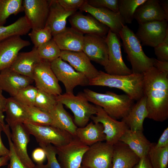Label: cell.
<instances>
[{
    "instance_id": "obj_1",
    "label": "cell",
    "mask_w": 168,
    "mask_h": 168,
    "mask_svg": "<svg viewBox=\"0 0 168 168\" xmlns=\"http://www.w3.org/2000/svg\"><path fill=\"white\" fill-rule=\"evenodd\" d=\"M143 74L147 118L164 122L168 118V74L153 66Z\"/></svg>"
},
{
    "instance_id": "obj_2",
    "label": "cell",
    "mask_w": 168,
    "mask_h": 168,
    "mask_svg": "<svg viewBox=\"0 0 168 168\" xmlns=\"http://www.w3.org/2000/svg\"><path fill=\"white\" fill-rule=\"evenodd\" d=\"M143 74L128 75L109 74L101 71L96 77L89 80V85L108 86L122 90L134 100L143 96Z\"/></svg>"
},
{
    "instance_id": "obj_3",
    "label": "cell",
    "mask_w": 168,
    "mask_h": 168,
    "mask_svg": "<svg viewBox=\"0 0 168 168\" xmlns=\"http://www.w3.org/2000/svg\"><path fill=\"white\" fill-rule=\"evenodd\" d=\"M83 93L89 101L101 107L116 120L125 117L134 105V100L126 94L118 95L109 91L101 93L87 88L84 90Z\"/></svg>"
},
{
    "instance_id": "obj_4",
    "label": "cell",
    "mask_w": 168,
    "mask_h": 168,
    "mask_svg": "<svg viewBox=\"0 0 168 168\" xmlns=\"http://www.w3.org/2000/svg\"><path fill=\"white\" fill-rule=\"evenodd\" d=\"M119 36L122 41L124 52L132 66V73L143 74L153 66L154 58H150L144 53L141 43L133 31L123 25Z\"/></svg>"
},
{
    "instance_id": "obj_5",
    "label": "cell",
    "mask_w": 168,
    "mask_h": 168,
    "mask_svg": "<svg viewBox=\"0 0 168 168\" xmlns=\"http://www.w3.org/2000/svg\"><path fill=\"white\" fill-rule=\"evenodd\" d=\"M58 102L65 105L69 109L74 116V122L77 127L85 126L91 117L96 114V105L90 104L83 93L77 96L65 93L55 96Z\"/></svg>"
},
{
    "instance_id": "obj_6",
    "label": "cell",
    "mask_w": 168,
    "mask_h": 168,
    "mask_svg": "<svg viewBox=\"0 0 168 168\" xmlns=\"http://www.w3.org/2000/svg\"><path fill=\"white\" fill-rule=\"evenodd\" d=\"M24 124L39 143L52 144L58 147L68 143L74 137L68 132L53 126L29 123Z\"/></svg>"
},
{
    "instance_id": "obj_7",
    "label": "cell",
    "mask_w": 168,
    "mask_h": 168,
    "mask_svg": "<svg viewBox=\"0 0 168 168\" xmlns=\"http://www.w3.org/2000/svg\"><path fill=\"white\" fill-rule=\"evenodd\" d=\"M51 68L58 81L64 85L66 93L73 94L77 86L89 85V80L82 73L76 71L60 57L50 62Z\"/></svg>"
},
{
    "instance_id": "obj_8",
    "label": "cell",
    "mask_w": 168,
    "mask_h": 168,
    "mask_svg": "<svg viewBox=\"0 0 168 168\" xmlns=\"http://www.w3.org/2000/svg\"><path fill=\"white\" fill-rule=\"evenodd\" d=\"M105 38L108 46V64L104 68L106 73L124 75L132 74V70L126 65L122 58L119 36L109 29Z\"/></svg>"
},
{
    "instance_id": "obj_9",
    "label": "cell",
    "mask_w": 168,
    "mask_h": 168,
    "mask_svg": "<svg viewBox=\"0 0 168 168\" xmlns=\"http://www.w3.org/2000/svg\"><path fill=\"white\" fill-rule=\"evenodd\" d=\"M113 146L99 142L89 146L82 158V165L89 168H112Z\"/></svg>"
},
{
    "instance_id": "obj_10",
    "label": "cell",
    "mask_w": 168,
    "mask_h": 168,
    "mask_svg": "<svg viewBox=\"0 0 168 168\" xmlns=\"http://www.w3.org/2000/svg\"><path fill=\"white\" fill-rule=\"evenodd\" d=\"M89 147L76 136L68 143L56 147L57 160L61 168H79Z\"/></svg>"
},
{
    "instance_id": "obj_11",
    "label": "cell",
    "mask_w": 168,
    "mask_h": 168,
    "mask_svg": "<svg viewBox=\"0 0 168 168\" xmlns=\"http://www.w3.org/2000/svg\"><path fill=\"white\" fill-rule=\"evenodd\" d=\"M97 112L91 119L94 123H100L104 127L105 135V142L114 145L119 141L124 133L129 129L123 120L118 121L109 116L101 107L96 105Z\"/></svg>"
},
{
    "instance_id": "obj_12",
    "label": "cell",
    "mask_w": 168,
    "mask_h": 168,
    "mask_svg": "<svg viewBox=\"0 0 168 168\" xmlns=\"http://www.w3.org/2000/svg\"><path fill=\"white\" fill-rule=\"evenodd\" d=\"M167 21L164 20L139 24L135 35L141 45L154 48L162 42L168 32Z\"/></svg>"
},
{
    "instance_id": "obj_13",
    "label": "cell",
    "mask_w": 168,
    "mask_h": 168,
    "mask_svg": "<svg viewBox=\"0 0 168 168\" xmlns=\"http://www.w3.org/2000/svg\"><path fill=\"white\" fill-rule=\"evenodd\" d=\"M32 79L38 89L55 96L61 94L62 89L51 68L50 62L42 60L35 67Z\"/></svg>"
},
{
    "instance_id": "obj_14",
    "label": "cell",
    "mask_w": 168,
    "mask_h": 168,
    "mask_svg": "<svg viewBox=\"0 0 168 168\" xmlns=\"http://www.w3.org/2000/svg\"><path fill=\"white\" fill-rule=\"evenodd\" d=\"M49 0H24L23 11L31 29L35 30L44 28L49 10Z\"/></svg>"
},
{
    "instance_id": "obj_15",
    "label": "cell",
    "mask_w": 168,
    "mask_h": 168,
    "mask_svg": "<svg viewBox=\"0 0 168 168\" xmlns=\"http://www.w3.org/2000/svg\"><path fill=\"white\" fill-rule=\"evenodd\" d=\"M82 51L92 60L105 67L108 62L106 37L95 35H84Z\"/></svg>"
},
{
    "instance_id": "obj_16",
    "label": "cell",
    "mask_w": 168,
    "mask_h": 168,
    "mask_svg": "<svg viewBox=\"0 0 168 168\" xmlns=\"http://www.w3.org/2000/svg\"><path fill=\"white\" fill-rule=\"evenodd\" d=\"M11 138L17 155L23 163L28 168H36V165L29 156L27 146L30 141V133L24 124L18 123L9 127Z\"/></svg>"
},
{
    "instance_id": "obj_17",
    "label": "cell",
    "mask_w": 168,
    "mask_h": 168,
    "mask_svg": "<svg viewBox=\"0 0 168 168\" xmlns=\"http://www.w3.org/2000/svg\"><path fill=\"white\" fill-rule=\"evenodd\" d=\"M71 27L83 35H95L106 37L109 28L92 16L76 12L68 19Z\"/></svg>"
},
{
    "instance_id": "obj_18",
    "label": "cell",
    "mask_w": 168,
    "mask_h": 168,
    "mask_svg": "<svg viewBox=\"0 0 168 168\" xmlns=\"http://www.w3.org/2000/svg\"><path fill=\"white\" fill-rule=\"evenodd\" d=\"M79 9L89 13L119 35L123 25L125 24L119 13H115L107 8L93 7L88 4L87 0Z\"/></svg>"
},
{
    "instance_id": "obj_19",
    "label": "cell",
    "mask_w": 168,
    "mask_h": 168,
    "mask_svg": "<svg viewBox=\"0 0 168 168\" xmlns=\"http://www.w3.org/2000/svg\"><path fill=\"white\" fill-rule=\"evenodd\" d=\"M30 45V41L20 36H12L0 42V71L9 68L19 51Z\"/></svg>"
},
{
    "instance_id": "obj_20",
    "label": "cell",
    "mask_w": 168,
    "mask_h": 168,
    "mask_svg": "<svg viewBox=\"0 0 168 168\" xmlns=\"http://www.w3.org/2000/svg\"><path fill=\"white\" fill-rule=\"evenodd\" d=\"M60 57L64 61L68 62L75 69L83 74L89 80L95 78L99 73V71L82 51H61Z\"/></svg>"
},
{
    "instance_id": "obj_21",
    "label": "cell",
    "mask_w": 168,
    "mask_h": 168,
    "mask_svg": "<svg viewBox=\"0 0 168 168\" xmlns=\"http://www.w3.org/2000/svg\"><path fill=\"white\" fill-rule=\"evenodd\" d=\"M33 80L11 70L10 68L0 71V87L14 97L21 89L31 85Z\"/></svg>"
},
{
    "instance_id": "obj_22",
    "label": "cell",
    "mask_w": 168,
    "mask_h": 168,
    "mask_svg": "<svg viewBox=\"0 0 168 168\" xmlns=\"http://www.w3.org/2000/svg\"><path fill=\"white\" fill-rule=\"evenodd\" d=\"M49 12L45 26L50 29L53 36L65 29L67 18L76 12L65 10L57 0H49Z\"/></svg>"
},
{
    "instance_id": "obj_23",
    "label": "cell",
    "mask_w": 168,
    "mask_h": 168,
    "mask_svg": "<svg viewBox=\"0 0 168 168\" xmlns=\"http://www.w3.org/2000/svg\"><path fill=\"white\" fill-rule=\"evenodd\" d=\"M42 60L39 55L37 48L34 47L30 51L19 53L9 68L18 73L32 79L35 67Z\"/></svg>"
},
{
    "instance_id": "obj_24",
    "label": "cell",
    "mask_w": 168,
    "mask_h": 168,
    "mask_svg": "<svg viewBox=\"0 0 168 168\" xmlns=\"http://www.w3.org/2000/svg\"><path fill=\"white\" fill-rule=\"evenodd\" d=\"M53 37L61 51H82L84 35L72 27H66L62 32Z\"/></svg>"
},
{
    "instance_id": "obj_25",
    "label": "cell",
    "mask_w": 168,
    "mask_h": 168,
    "mask_svg": "<svg viewBox=\"0 0 168 168\" xmlns=\"http://www.w3.org/2000/svg\"><path fill=\"white\" fill-rule=\"evenodd\" d=\"M134 19L139 25L147 22L168 20L158 0H147L136 9Z\"/></svg>"
},
{
    "instance_id": "obj_26",
    "label": "cell",
    "mask_w": 168,
    "mask_h": 168,
    "mask_svg": "<svg viewBox=\"0 0 168 168\" xmlns=\"http://www.w3.org/2000/svg\"><path fill=\"white\" fill-rule=\"evenodd\" d=\"M142 132L128 129L119 140L126 144L140 158L147 156L152 144L146 138Z\"/></svg>"
},
{
    "instance_id": "obj_27",
    "label": "cell",
    "mask_w": 168,
    "mask_h": 168,
    "mask_svg": "<svg viewBox=\"0 0 168 168\" xmlns=\"http://www.w3.org/2000/svg\"><path fill=\"white\" fill-rule=\"evenodd\" d=\"M112 168H133L140 160L125 143L119 141L113 145Z\"/></svg>"
},
{
    "instance_id": "obj_28",
    "label": "cell",
    "mask_w": 168,
    "mask_h": 168,
    "mask_svg": "<svg viewBox=\"0 0 168 168\" xmlns=\"http://www.w3.org/2000/svg\"><path fill=\"white\" fill-rule=\"evenodd\" d=\"M147 116L146 98L143 96L133 105L127 115L121 120L125 123L129 129L143 131V123Z\"/></svg>"
},
{
    "instance_id": "obj_29",
    "label": "cell",
    "mask_w": 168,
    "mask_h": 168,
    "mask_svg": "<svg viewBox=\"0 0 168 168\" xmlns=\"http://www.w3.org/2000/svg\"><path fill=\"white\" fill-rule=\"evenodd\" d=\"M103 130L101 124L91 121L84 127H77L76 137L83 143L90 146L98 142L105 141Z\"/></svg>"
},
{
    "instance_id": "obj_30",
    "label": "cell",
    "mask_w": 168,
    "mask_h": 168,
    "mask_svg": "<svg viewBox=\"0 0 168 168\" xmlns=\"http://www.w3.org/2000/svg\"><path fill=\"white\" fill-rule=\"evenodd\" d=\"M5 112V120L9 127L16 123L27 122L28 115L24 105L13 97L7 98Z\"/></svg>"
},
{
    "instance_id": "obj_31",
    "label": "cell",
    "mask_w": 168,
    "mask_h": 168,
    "mask_svg": "<svg viewBox=\"0 0 168 168\" xmlns=\"http://www.w3.org/2000/svg\"><path fill=\"white\" fill-rule=\"evenodd\" d=\"M49 113L51 116L56 127L68 132L73 136H76L77 127L71 116L64 109L63 105L58 102Z\"/></svg>"
},
{
    "instance_id": "obj_32",
    "label": "cell",
    "mask_w": 168,
    "mask_h": 168,
    "mask_svg": "<svg viewBox=\"0 0 168 168\" xmlns=\"http://www.w3.org/2000/svg\"><path fill=\"white\" fill-rule=\"evenodd\" d=\"M31 29L26 17H21L10 25L0 26V42L12 36L25 35Z\"/></svg>"
},
{
    "instance_id": "obj_33",
    "label": "cell",
    "mask_w": 168,
    "mask_h": 168,
    "mask_svg": "<svg viewBox=\"0 0 168 168\" xmlns=\"http://www.w3.org/2000/svg\"><path fill=\"white\" fill-rule=\"evenodd\" d=\"M24 106L28 115V121L27 123L37 125H51L56 127L53 119L49 113L43 111L35 106Z\"/></svg>"
},
{
    "instance_id": "obj_34",
    "label": "cell",
    "mask_w": 168,
    "mask_h": 168,
    "mask_svg": "<svg viewBox=\"0 0 168 168\" xmlns=\"http://www.w3.org/2000/svg\"><path fill=\"white\" fill-rule=\"evenodd\" d=\"M22 0H0V26H3L12 15L23 11Z\"/></svg>"
},
{
    "instance_id": "obj_35",
    "label": "cell",
    "mask_w": 168,
    "mask_h": 168,
    "mask_svg": "<svg viewBox=\"0 0 168 168\" xmlns=\"http://www.w3.org/2000/svg\"><path fill=\"white\" fill-rule=\"evenodd\" d=\"M152 143L147 156L153 168H167L168 165V146L156 147Z\"/></svg>"
},
{
    "instance_id": "obj_36",
    "label": "cell",
    "mask_w": 168,
    "mask_h": 168,
    "mask_svg": "<svg viewBox=\"0 0 168 168\" xmlns=\"http://www.w3.org/2000/svg\"><path fill=\"white\" fill-rule=\"evenodd\" d=\"M147 0H118L119 13L125 23L131 24L136 9Z\"/></svg>"
},
{
    "instance_id": "obj_37",
    "label": "cell",
    "mask_w": 168,
    "mask_h": 168,
    "mask_svg": "<svg viewBox=\"0 0 168 168\" xmlns=\"http://www.w3.org/2000/svg\"><path fill=\"white\" fill-rule=\"evenodd\" d=\"M40 58L51 62L60 57L61 50L52 38L37 48Z\"/></svg>"
},
{
    "instance_id": "obj_38",
    "label": "cell",
    "mask_w": 168,
    "mask_h": 168,
    "mask_svg": "<svg viewBox=\"0 0 168 168\" xmlns=\"http://www.w3.org/2000/svg\"><path fill=\"white\" fill-rule=\"evenodd\" d=\"M57 103L55 96L38 89L35 106L43 111L49 112Z\"/></svg>"
},
{
    "instance_id": "obj_39",
    "label": "cell",
    "mask_w": 168,
    "mask_h": 168,
    "mask_svg": "<svg viewBox=\"0 0 168 168\" xmlns=\"http://www.w3.org/2000/svg\"><path fill=\"white\" fill-rule=\"evenodd\" d=\"M38 89L33 86H28L20 90L13 97L22 105L34 106Z\"/></svg>"
},
{
    "instance_id": "obj_40",
    "label": "cell",
    "mask_w": 168,
    "mask_h": 168,
    "mask_svg": "<svg viewBox=\"0 0 168 168\" xmlns=\"http://www.w3.org/2000/svg\"><path fill=\"white\" fill-rule=\"evenodd\" d=\"M28 35L34 47L37 48L53 38L51 30L47 26L42 29L32 30Z\"/></svg>"
},
{
    "instance_id": "obj_41",
    "label": "cell",
    "mask_w": 168,
    "mask_h": 168,
    "mask_svg": "<svg viewBox=\"0 0 168 168\" xmlns=\"http://www.w3.org/2000/svg\"><path fill=\"white\" fill-rule=\"evenodd\" d=\"M39 144L45 152L47 163L46 165H36V168H61L56 157L57 151L56 147L50 144Z\"/></svg>"
},
{
    "instance_id": "obj_42",
    "label": "cell",
    "mask_w": 168,
    "mask_h": 168,
    "mask_svg": "<svg viewBox=\"0 0 168 168\" xmlns=\"http://www.w3.org/2000/svg\"><path fill=\"white\" fill-rule=\"evenodd\" d=\"M10 128L8 124H6L3 130L7 137L9 146V163L7 168H28L21 161L15 150L11 138Z\"/></svg>"
},
{
    "instance_id": "obj_43",
    "label": "cell",
    "mask_w": 168,
    "mask_h": 168,
    "mask_svg": "<svg viewBox=\"0 0 168 168\" xmlns=\"http://www.w3.org/2000/svg\"><path fill=\"white\" fill-rule=\"evenodd\" d=\"M118 0H88V4L91 7L97 8L109 9L115 13H119Z\"/></svg>"
},
{
    "instance_id": "obj_44",
    "label": "cell",
    "mask_w": 168,
    "mask_h": 168,
    "mask_svg": "<svg viewBox=\"0 0 168 168\" xmlns=\"http://www.w3.org/2000/svg\"><path fill=\"white\" fill-rule=\"evenodd\" d=\"M154 50L157 60L168 61V32L163 41L154 47Z\"/></svg>"
},
{
    "instance_id": "obj_45",
    "label": "cell",
    "mask_w": 168,
    "mask_h": 168,
    "mask_svg": "<svg viewBox=\"0 0 168 168\" xmlns=\"http://www.w3.org/2000/svg\"><path fill=\"white\" fill-rule=\"evenodd\" d=\"M58 3L66 10L76 12L82 6L85 0H57Z\"/></svg>"
},
{
    "instance_id": "obj_46",
    "label": "cell",
    "mask_w": 168,
    "mask_h": 168,
    "mask_svg": "<svg viewBox=\"0 0 168 168\" xmlns=\"http://www.w3.org/2000/svg\"><path fill=\"white\" fill-rule=\"evenodd\" d=\"M31 157L36 165H40L43 164L46 158V155L44 150L40 147L36 148L33 150Z\"/></svg>"
},
{
    "instance_id": "obj_47",
    "label": "cell",
    "mask_w": 168,
    "mask_h": 168,
    "mask_svg": "<svg viewBox=\"0 0 168 168\" xmlns=\"http://www.w3.org/2000/svg\"><path fill=\"white\" fill-rule=\"evenodd\" d=\"M168 146V128L164 131L155 146L156 147H163Z\"/></svg>"
},
{
    "instance_id": "obj_48",
    "label": "cell",
    "mask_w": 168,
    "mask_h": 168,
    "mask_svg": "<svg viewBox=\"0 0 168 168\" xmlns=\"http://www.w3.org/2000/svg\"><path fill=\"white\" fill-rule=\"evenodd\" d=\"M153 67L162 72L168 74V61H160L155 58Z\"/></svg>"
},
{
    "instance_id": "obj_49",
    "label": "cell",
    "mask_w": 168,
    "mask_h": 168,
    "mask_svg": "<svg viewBox=\"0 0 168 168\" xmlns=\"http://www.w3.org/2000/svg\"><path fill=\"white\" fill-rule=\"evenodd\" d=\"M133 168H153L147 156L140 158L138 162Z\"/></svg>"
},
{
    "instance_id": "obj_50",
    "label": "cell",
    "mask_w": 168,
    "mask_h": 168,
    "mask_svg": "<svg viewBox=\"0 0 168 168\" xmlns=\"http://www.w3.org/2000/svg\"><path fill=\"white\" fill-rule=\"evenodd\" d=\"M5 125L0 123V157L9 156L10 154L9 150L3 144L1 137V133L3 131Z\"/></svg>"
},
{
    "instance_id": "obj_51",
    "label": "cell",
    "mask_w": 168,
    "mask_h": 168,
    "mask_svg": "<svg viewBox=\"0 0 168 168\" xmlns=\"http://www.w3.org/2000/svg\"><path fill=\"white\" fill-rule=\"evenodd\" d=\"M2 91L0 87V111L3 112L5 111L7 98L2 95Z\"/></svg>"
},
{
    "instance_id": "obj_52",
    "label": "cell",
    "mask_w": 168,
    "mask_h": 168,
    "mask_svg": "<svg viewBox=\"0 0 168 168\" xmlns=\"http://www.w3.org/2000/svg\"><path fill=\"white\" fill-rule=\"evenodd\" d=\"M159 2L168 20V0H159Z\"/></svg>"
},
{
    "instance_id": "obj_53",
    "label": "cell",
    "mask_w": 168,
    "mask_h": 168,
    "mask_svg": "<svg viewBox=\"0 0 168 168\" xmlns=\"http://www.w3.org/2000/svg\"><path fill=\"white\" fill-rule=\"evenodd\" d=\"M9 159V156L0 157V167L7 165Z\"/></svg>"
},
{
    "instance_id": "obj_54",
    "label": "cell",
    "mask_w": 168,
    "mask_h": 168,
    "mask_svg": "<svg viewBox=\"0 0 168 168\" xmlns=\"http://www.w3.org/2000/svg\"><path fill=\"white\" fill-rule=\"evenodd\" d=\"M5 116L3 114V112L0 111V123L3 124H5L4 122Z\"/></svg>"
},
{
    "instance_id": "obj_55",
    "label": "cell",
    "mask_w": 168,
    "mask_h": 168,
    "mask_svg": "<svg viewBox=\"0 0 168 168\" xmlns=\"http://www.w3.org/2000/svg\"><path fill=\"white\" fill-rule=\"evenodd\" d=\"M79 168H89L81 165Z\"/></svg>"
}]
</instances>
